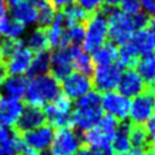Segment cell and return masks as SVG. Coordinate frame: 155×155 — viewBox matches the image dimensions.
Listing matches in <instances>:
<instances>
[{
  "label": "cell",
  "mask_w": 155,
  "mask_h": 155,
  "mask_svg": "<svg viewBox=\"0 0 155 155\" xmlns=\"http://www.w3.org/2000/svg\"><path fill=\"white\" fill-rule=\"evenodd\" d=\"M61 93L62 88L59 81H57L51 74H45L28 80L24 98L28 105L42 108L54 101Z\"/></svg>",
  "instance_id": "cell-1"
},
{
  "label": "cell",
  "mask_w": 155,
  "mask_h": 155,
  "mask_svg": "<svg viewBox=\"0 0 155 155\" xmlns=\"http://www.w3.org/2000/svg\"><path fill=\"white\" fill-rule=\"evenodd\" d=\"M84 30L85 35L81 45L82 50L86 52H93L108 40L107 17L99 11L90 15L84 24Z\"/></svg>",
  "instance_id": "cell-2"
},
{
  "label": "cell",
  "mask_w": 155,
  "mask_h": 155,
  "mask_svg": "<svg viewBox=\"0 0 155 155\" xmlns=\"http://www.w3.org/2000/svg\"><path fill=\"white\" fill-rule=\"evenodd\" d=\"M108 21V39L115 46L124 45L130 41L134 33V27L132 24L131 16L126 15L121 10L110 8L107 15Z\"/></svg>",
  "instance_id": "cell-3"
},
{
  "label": "cell",
  "mask_w": 155,
  "mask_h": 155,
  "mask_svg": "<svg viewBox=\"0 0 155 155\" xmlns=\"http://www.w3.org/2000/svg\"><path fill=\"white\" fill-rule=\"evenodd\" d=\"M73 110V102L67 96L61 93L54 101L45 105L44 113L46 122L52 128L70 127V113Z\"/></svg>",
  "instance_id": "cell-4"
},
{
  "label": "cell",
  "mask_w": 155,
  "mask_h": 155,
  "mask_svg": "<svg viewBox=\"0 0 155 155\" xmlns=\"http://www.w3.org/2000/svg\"><path fill=\"white\" fill-rule=\"evenodd\" d=\"M155 113V93L147 88L140 94L132 98L128 117L133 125H145Z\"/></svg>",
  "instance_id": "cell-5"
},
{
  "label": "cell",
  "mask_w": 155,
  "mask_h": 155,
  "mask_svg": "<svg viewBox=\"0 0 155 155\" xmlns=\"http://www.w3.org/2000/svg\"><path fill=\"white\" fill-rule=\"evenodd\" d=\"M82 145L81 136L73 127L58 128L51 143L52 155H74Z\"/></svg>",
  "instance_id": "cell-6"
},
{
  "label": "cell",
  "mask_w": 155,
  "mask_h": 155,
  "mask_svg": "<svg viewBox=\"0 0 155 155\" xmlns=\"http://www.w3.org/2000/svg\"><path fill=\"white\" fill-rule=\"evenodd\" d=\"M122 68L115 62L110 65L96 67L92 73V86L97 92H110L117 88Z\"/></svg>",
  "instance_id": "cell-7"
},
{
  "label": "cell",
  "mask_w": 155,
  "mask_h": 155,
  "mask_svg": "<svg viewBox=\"0 0 155 155\" xmlns=\"http://www.w3.org/2000/svg\"><path fill=\"white\" fill-rule=\"evenodd\" d=\"M131 101L116 91L105 92L101 97V109L105 114L115 117L119 122L127 120Z\"/></svg>",
  "instance_id": "cell-8"
},
{
  "label": "cell",
  "mask_w": 155,
  "mask_h": 155,
  "mask_svg": "<svg viewBox=\"0 0 155 155\" xmlns=\"http://www.w3.org/2000/svg\"><path fill=\"white\" fill-rule=\"evenodd\" d=\"M33 52L21 41L17 47L4 58V64L10 75H23L28 71L30 63L33 61Z\"/></svg>",
  "instance_id": "cell-9"
},
{
  "label": "cell",
  "mask_w": 155,
  "mask_h": 155,
  "mask_svg": "<svg viewBox=\"0 0 155 155\" xmlns=\"http://www.w3.org/2000/svg\"><path fill=\"white\" fill-rule=\"evenodd\" d=\"M61 88L63 90V94L73 101L90 92L93 88V86L90 76L81 74L79 71H73L64 80H62Z\"/></svg>",
  "instance_id": "cell-10"
},
{
  "label": "cell",
  "mask_w": 155,
  "mask_h": 155,
  "mask_svg": "<svg viewBox=\"0 0 155 155\" xmlns=\"http://www.w3.org/2000/svg\"><path fill=\"white\" fill-rule=\"evenodd\" d=\"M51 61V75L57 80H64L70 73H73V57L69 47H58L50 53Z\"/></svg>",
  "instance_id": "cell-11"
},
{
  "label": "cell",
  "mask_w": 155,
  "mask_h": 155,
  "mask_svg": "<svg viewBox=\"0 0 155 155\" xmlns=\"http://www.w3.org/2000/svg\"><path fill=\"white\" fill-rule=\"evenodd\" d=\"M53 134H54V128L45 124L40 127H36L31 131H28L21 134V137L25 147L41 153L50 148L52 139H53Z\"/></svg>",
  "instance_id": "cell-12"
},
{
  "label": "cell",
  "mask_w": 155,
  "mask_h": 155,
  "mask_svg": "<svg viewBox=\"0 0 155 155\" xmlns=\"http://www.w3.org/2000/svg\"><path fill=\"white\" fill-rule=\"evenodd\" d=\"M102 116L103 111L101 108H75L70 113V127L85 132L94 127Z\"/></svg>",
  "instance_id": "cell-13"
},
{
  "label": "cell",
  "mask_w": 155,
  "mask_h": 155,
  "mask_svg": "<svg viewBox=\"0 0 155 155\" xmlns=\"http://www.w3.org/2000/svg\"><path fill=\"white\" fill-rule=\"evenodd\" d=\"M45 124H46V116H45L44 109L28 105L23 109L21 116L13 125V130L18 134H23Z\"/></svg>",
  "instance_id": "cell-14"
},
{
  "label": "cell",
  "mask_w": 155,
  "mask_h": 155,
  "mask_svg": "<svg viewBox=\"0 0 155 155\" xmlns=\"http://www.w3.org/2000/svg\"><path fill=\"white\" fill-rule=\"evenodd\" d=\"M147 90V86L142 78L134 69H126L120 78L117 85V92L125 96L126 98L131 99L136 96L140 94L143 91Z\"/></svg>",
  "instance_id": "cell-15"
},
{
  "label": "cell",
  "mask_w": 155,
  "mask_h": 155,
  "mask_svg": "<svg viewBox=\"0 0 155 155\" xmlns=\"http://www.w3.org/2000/svg\"><path fill=\"white\" fill-rule=\"evenodd\" d=\"M115 133L107 132L102 130L99 126H94L81 134V140L82 144L92 149L93 151L97 150H103V149H109L111 145V140L114 138Z\"/></svg>",
  "instance_id": "cell-16"
},
{
  "label": "cell",
  "mask_w": 155,
  "mask_h": 155,
  "mask_svg": "<svg viewBox=\"0 0 155 155\" xmlns=\"http://www.w3.org/2000/svg\"><path fill=\"white\" fill-rule=\"evenodd\" d=\"M24 109L21 99L2 97L0 99V124L4 126H13Z\"/></svg>",
  "instance_id": "cell-17"
},
{
  "label": "cell",
  "mask_w": 155,
  "mask_h": 155,
  "mask_svg": "<svg viewBox=\"0 0 155 155\" xmlns=\"http://www.w3.org/2000/svg\"><path fill=\"white\" fill-rule=\"evenodd\" d=\"M149 90L155 88V50L142 56L134 69Z\"/></svg>",
  "instance_id": "cell-18"
},
{
  "label": "cell",
  "mask_w": 155,
  "mask_h": 155,
  "mask_svg": "<svg viewBox=\"0 0 155 155\" xmlns=\"http://www.w3.org/2000/svg\"><path fill=\"white\" fill-rule=\"evenodd\" d=\"M11 16L15 21L22 23L24 27L30 25L38 19V8L30 0H22L11 6Z\"/></svg>",
  "instance_id": "cell-19"
},
{
  "label": "cell",
  "mask_w": 155,
  "mask_h": 155,
  "mask_svg": "<svg viewBox=\"0 0 155 155\" xmlns=\"http://www.w3.org/2000/svg\"><path fill=\"white\" fill-rule=\"evenodd\" d=\"M130 128H131V122L125 120L119 122L116 132L114 134V138L111 140L110 149L113 150L114 154H124L127 150L131 149V143H130Z\"/></svg>",
  "instance_id": "cell-20"
},
{
  "label": "cell",
  "mask_w": 155,
  "mask_h": 155,
  "mask_svg": "<svg viewBox=\"0 0 155 155\" xmlns=\"http://www.w3.org/2000/svg\"><path fill=\"white\" fill-rule=\"evenodd\" d=\"M1 86L6 97L21 99L25 94L28 87V79L24 75H11L6 78Z\"/></svg>",
  "instance_id": "cell-21"
},
{
  "label": "cell",
  "mask_w": 155,
  "mask_h": 155,
  "mask_svg": "<svg viewBox=\"0 0 155 155\" xmlns=\"http://www.w3.org/2000/svg\"><path fill=\"white\" fill-rule=\"evenodd\" d=\"M71 57H73V67L75 71H79L81 74H85L87 76L92 75L94 70V65L91 58V54L86 51H84L80 46H69Z\"/></svg>",
  "instance_id": "cell-22"
},
{
  "label": "cell",
  "mask_w": 155,
  "mask_h": 155,
  "mask_svg": "<svg viewBox=\"0 0 155 155\" xmlns=\"http://www.w3.org/2000/svg\"><path fill=\"white\" fill-rule=\"evenodd\" d=\"M128 44L134 48V51L140 56H144L147 53H150L151 51L155 50V44L154 40L149 33V30L145 29H140V30H136L132 35V38L130 39Z\"/></svg>",
  "instance_id": "cell-23"
},
{
  "label": "cell",
  "mask_w": 155,
  "mask_h": 155,
  "mask_svg": "<svg viewBox=\"0 0 155 155\" xmlns=\"http://www.w3.org/2000/svg\"><path fill=\"white\" fill-rule=\"evenodd\" d=\"M92 62L96 67L110 65L116 62L117 58V48L111 42H105L92 52Z\"/></svg>",
  "instance_id": "cell-24"
},
{
  "label": "cell",
  "mask_w": 155,
  "mask_h": 155,
  "mask_svg": "<svg viewBox=\"0 0 155 155\" xmlns=\"http://www.w3.org/2000/svg\"><path fill=\"white\" fill-rule=\"evenodd\" d=\"M65 28L67 27H65V23H64L63 15H62L61 11H58L54 16L53 22L50 24L48 28H46V34H47L50 47H53V48L61 47Z\"/></svg>",
  "instance_id": "cell-25"
},
{
  "label": "cell",
  "mask_w": 155,
  "mask_h": 155,
  "mask_svg": "<svg viewBox=\"0 0 155 155\" xmlns=\"http://www.w3.org/2000/svg\"><path fill=\"white\" fill-rule=\"evenodd\" d=\"M51 68V61H50V52L48 51H41L35 53L33 56V61L30 63V67L27 71L28 78H35V76H41L45 75L50 71Z\"/></svg>",
  "instance_id": "cell-26"
},
{
  "label": "cell",
  "mask_w": 155,
  "mask_h": 155,
  "mask_svg": "<svg viewBox=\"0 0 155 155\" xmlns=\"http://www.w3.org/2000/svg\"><path fill=\"white\" fill-rule=\"evenodd\" d=\"M61 12L63 15L65 27L75 25V24H84L90 16L86 11H84L76 4H70V5L65 6L64 8L61 10Z\"/></svg>",
  "instance_id": "cell-27"
},
{
  "label": "cell",
  "mask_w": 155,
  "mask_h": 155,
  "mask_svg": "<svg viewBox=\"0 0 155 155\" xmlns=\"http://www.w3.org/2000/svg\"><path fill=\"white\" fill-rule=\"evenodd\" d=\"M130 143L131 147L147 150L149 145L151 144V140L149 138V134L147 132V128L144 125H133L131 124L130 128Z\"/></svg>",
  "instance_id": "cell-28"
},
{
  "label": "cell",
  "mask_w": 155,
  "mask_h": 155,
  "mask_svg": "<svg viewBox=\"0 0 155 155\" xmlns=\"http://www.w3.org/2000/svg\"><path fill=\"white\" fill-rule=\"evenodd\" d=\"M139 59V54L134 51V48L128 44H124L117 48V58L116 63L125 69H133Z\"/></svg>",
  "instance_id": "cell-29"
},
{
  "label": "cell",
  "mask_w": 155,
  "mask_h": 155,
  "mask_svg": "<svg viewBox=\"0 0 155 155\" xmlns=\"http://www.w3.org/2000/svg\"><path fill=\"white\" fill-rule=\"evenodd\" d=\"M25 46L31 52H35V53L41 52V51H47L50 45H48V39H47L46 29L39 27L35 30H33L31 34L27 39Z\"/></svg>",
  "instance_id": "cell-30"
},
{
  "label": "cell",
  "mask_w": 155,
  "mask_h": 155,
  "mask_svg": "<svg viewBox=\"0 0 155 155\" xmlns=\"http://www.w3.org/2000/svg\"><path fill=\"white\" fill-rule=\"evenodd\" d=\"M84 24H75V25H69L64 30L63 40L61 47H69V46H80L82 45L84 41Z\"/></svg>",
  "instance_id": "cell-31"
},
{
  "label": "cell",
  "mask_w": 155,
  "mask_h": 155,
  "mask_svg": "<svg viewBox=\"0 0 155 155\" xmlns=\"http://www.w3.org/2000/svg\"><path fill=\"white\" fill-rule=\"evenodd\" d=\"M38 8V24L40 28H48L50 24L53 22L54 16H56V8L52 6L50 0H41L39 4H36Z\"/></svg>",
  "instance_id": "cell-32"
},
{
  "label": "cell",
  "mask_w": 155,
  "mask_h": 155,
  "mask_svg": "<svg viewBox=\"0 0 155 155\" xmlns=\"http://www.w3.org/2000/svg\"><path fill=\"white\" fill-rule=\"evenodd\" d=\"M102 94L97 91L91 90L82 97L75 99V108H101Z\"/></svg>",
  "instance_id": "cell-33"
},
{
  "label": "cell",
  "mask_w": 155,
  "mask_h": 155,
  "mask_svg": "<svg viewBox=\"0 0 155 155\" xmlns=\"http://www.w3.org/2000/svg\"><path fill=\"white\" fill-rule=\"evenodd\" d=\"M24 29H25V27L22 23L15 21L13 18H8L7 23H6V28H5L4 35L6 38H8V39L18 40L24 34Z\"/></svg>",
  "instance_id": "cell-34"
},
{
  "label": "cell",
  "mask_w": 155,
  "mask_h": 155,
  "mask_svg": "<svg viewBox=\"0 0 155 155\" xmlns=\"http://www.w3.org/2000/svg\"><path fill=\"white\" fill-rule=\"evenodd\" d=\"M84 11H86L88 15H92L97 12L101 6L103 5V0H75Z\"/></svg>",
  "instance_id": "cell-35"
},
{
  "label": "cell",
  "mask_w": 155,
  "mask_h": 155,
  "mask_svg": "<svg viewBox=\"0 0 155 155\" xmlns=\"http://www.w3.org/2000/svg\"><path fill=\"white\" fill-rule=\"evenodd\" d=\"M121 11L128 16L138 13L140 8V0H121Z\"/></svg>",
  "instance_id": "cell-36"
},
{
  "label": "cell",
  "mask_w": 155,
  "mask_h": 155,
  "mask_svg": "<svg viewBox=\"0 0 155 155\" xmlns=\"http://www.w3.org/2000/svg\"><path fill=\"white\" fill-rule=\"evenodd\" d=\"M149 16L142 11H139L138 13L131 16V19H132V24L134 27V30H140V29H145L148 27V23H149Z\"/></svg>",
  "instance_id": "cell-37"
},
{
  "label": "cell",
  "mask_w": 155,
  "mask_h": 155,
  "mask_svg": "<svg viewBox=\"0 0 155 155\" xmlns=\"http://www.w3.org/2000/svg\"><path fill=\"white\" fill-rule=\"evenodd\" d=\"M140 8L148 16H155V0H140Z\"/></svg>",
  "instance_id": "cell-38"
},
{
  "label": "cell",
  "mask_w": 155,
  "mask_h": 155,
  "mask_svg": "<svg viewBox=\"0 0 155 155\" xmlns=\"http://www.w3.org/2000/svg\"><path fill=\"white\" fill-rule=\"evenodd\" d=\"M145 128H147V132H148V134H149V138H150L151 143H155V113H154L153 116L148 120Z\"/></svg>",
  "instance_id": "cell-39"
},
{
  "label": "cell",
  "mask_w": 155,
  "mask_h": 155,
  "mask_svg": "<svg viewBox=\"0 0 155 155\" xmlns=\"http://www.w3.org/2000/svg\"><path fill=\"white\" fill-rule=\"evenodd\" d=\"M74 1H75V0H51V4H52V6L56 8V11H57V10L64 8L65 6L73 4Z\"/></svg>",
  "instance_id": "cell-40"
},
{
  "label": "cell",
  "mask_w": 155,
  "mask_h": 155,
  "mask_svg": "<svg viewBox=\"0 0 155 155\" xmlns=\"http://www.w3.org/2000/svg\"><path fill=\"white\" fill-rule=\"evenodd\" d=\"M148 27H149V33L154 40V44H155V16H151L149 18V23H148Z\"/></svg>",
  "instance_id": "cell-41"
},
{
  "label": "cell",
  "mask_w": 155,
  "mask_h": 155,
  "mask_svg": "<svg viewBox=\"0 0 155 155\" xmlns=\"http://www.w3.org/2000/svg\"><path fill=\"white\" fill-rule=\"evenodd\" d=\"M8 76V73H7V69L4 64V62L0 63V86L4 84V81L6 80V78Z\"/></svg>",
  "instance_id": "cell-42"
},
{
  "label": "cell",
  "mask_w": 155,
  "mask_h": 155,
  "mask_svg": "<svg viewBox=\"0 0 155 155\" xmlns=\"http://www.w3.org/2000/svg\"><path fill=\"white\" fill-rule=\"evenodd\" d=\"M74 155H94V151L92 149H90L88 147H86V145H81L80 149Z\"/></svg>",
  "instance_id": "cell-43"
},
{
  "label": "cell",
  "mask_w": 155,
  "mask_h": 155,
  "mask_svg": "<svg viewBox=\"0 0 155 155\" xmlns=\"http://www.w3.org/2000/svg\"><path fill=\"white\" fill-rule=\"evenodd\" d=\"M120 4H121V0H103V5L111 8H116Z\"/></svg>",
  "instance_id": "cell-44"
},
{
  "label": "cell",
  "mask_w": 155,
  "mask_h": 155,
  "mask_svg": "<svg viewBox=\"0 0 155 155\" xmlns=\"http://www.w3.org/2000/svg\"><path fill=\"white\" fill-rule=\"evenodd\" d=\"M7 16H4V17H0V38L4 35L5 33V28H6V23H7Z\"/></svg>",
  "instance_id": "cell-45"
},
{
  "label": "cell",
  "mask_w": 155,
  "mask_h": 155,
  "mask_svg": "<svg viewBox=\"0 0 155 155\" xmlns=\"http://www.w3.org/2000/svg\"><path fill=\"white\" fill-rule=\"evenodd\" d=\"M121 155H144V150L137 149V148H132V149L127 150L126 153H124V154H121Z\"/></svg>",
  "instance_id": "cell-46"
},
{
  "label": "cell",
  "mask_w": 155,
  "mask_h": 155,
  "mask_svg": "<svg viewBox=\"0 0 155 155\" xmlns=\"http://www.w3.org/2000/svg\"><path fill=\"white\" fill-rule=\"evenodd\" d=\"M19 155H40V153H39V151H35V150H33V149H30V148H28V147H25L24 150H23Z\"/></svg>",
  "instance_id": "cell-47"
},
{
  "label": "cell",
  "mask_w": 155,
  "mask_h": 155,
  "mask_svg": "<svg viewBox=\"0 0 155 155\" xmlns=\"http://www.w3.org/2000/svg\"><path fill=\"white\" fill-rule=\"evenodd\" d=\"M6 12H7V5L4 0H0V17L6 16Z\"/></svg>",
  "instance_id": "cell-48"
},
{
  "label": "cell",
  "mask_w": 155,
  "mask_h": 155,
  "mask_svg": "<svg viewBox=\"0 0 155 155\" xmlns=\"http://www.w3.org/2000/svg\"><path fill=\"white\" fill-rule=\"evenodd\" d=\"M94 155H115L113 153V150L109 148V149H103V150H97L94 151Z\"/></svg>",
  "instance_id": "cell-49"
},
{
  "label": "cell",
  "mask_w": 155,
  "mask_h": 155,
  "mask_svg": "<svg viewBox=\"0 0 155 155\" xmlns=\"http://www.w3.org/2000/svg\"><path fill=\"white\" fill-rule=\"evenodd\" d=\"M144 155H155V143H151L147 151H144Z\"/></svg>",
  "instance_id": "cell-50"
},
{
  "label": "cell",
  "mask_w": 155,
  "mask_h": 155,
  "mask_svg": "<svg viewBox=\"0 0 155 155\" xmlns=\"http://www.w3.org/2000/svg\"><path fill=\"white\" fill-rule=\"evenodd\" d=\"M5 2H6V5H10V6H13V5H16V4H18L19 1H22V0H4Z\"/></svg>",
  "instance_id": "cell-51"
},
{
  "label": "cell",
  "mask_w": 155,
  "mask_h": 155,
  "mask_svg": "<svg viewBox=\"0 0 155 155\" xmlns=\"http://www.w3.org/2000/svg\"><path fill=\"white\" fill-rule=\"evenodd\" d=\"M2 62V50H1V45H0V63Z\"/></svg>",
  "instance_id": "cell-52"
},
{
  "label": "cell",
  "mask_w": 155,
  "mask_h": 155,
  "mask_svg": "<svg viewBox=\"0 0 155 155\" xmlns=\"http://www.w3.org/2000/svg\"><path fill=\"white\" fill-rule=\"evenodd\" d=\"M153 91H154V93H155V88H154V90H153Z\"/></svg>",
  "instance_id": "cell-53"
},
{
  "label": "cell",
  "mask_w": 155,
  "mask_h": 155,
  "mask_svg": "<svg viewBox=\"0 0 155 155\" xmlns=\"http://www.w3.org/2000/svg\"><path fill=\"white\" fill-rule=\"evenodd\" d=\"M0 99H1V96H0Z\"/></svg>",
  "instance_id": "cell-54"
}]
</instances>
